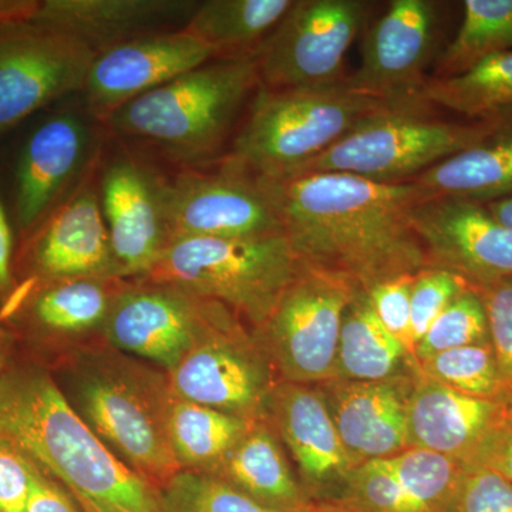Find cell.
Returning a JSON list of instances; mask_svg holds the SVG:
<instances>
[{
  "mask_svg": "<svg viewBox=\"0 0 512 512\" xmlns=\"http://www.w3.org/2000/svg\"><path fill=\"white\" fill-rule=\"evenodd\" d=\"M259 178L303 266L342 276L366 293L429 268L410 214L433 195L414 181L377 183L345 173Z\"/></svg>",
  "mask_w": 512,
  "mask_h": 512,
  "instance_id": "obj_1",
  "label": "cell"
},
{
  "mask_svg": "<svg viewBox=\"0 0 512 512\" xmlns=\"http://www.w3.org/2000/svg\"><path fill=\"white\" fill-rule=\"evenodd\" d=\"M0 441L101 512H163L156 485L111 453L45 372L0 376Z\"/></svg>",
  "mask_w": 512,
  "mask_h": 512,
  "instance_id": "obj_2",
  "label": "cell"
},
{
  "mask_svg": "<svg viewBox=\"0 0 512 512\" xmlns=\"http://www.w3.org/2000/svg\"><path fill=\"white\" fill-rule=\"evenodd\" d=\"M259 86L255 57L211 60L124 104L101 123L183 168L205 167Z\"/></svg>",
  "mask_w": 512,
  "mask_h": 512,
  "instance_id": "obj_3",
  "label": "cell"
},
{
  "mask_svg": "<svg viewBox=\"0 0 512 512\" xmlns=\"http://www.w3.org/2000/svg\"><path fill=\"white\" fill-rule=\"evenodd\" d=\"M167 375L121 357L92 356L74 370V410L111 453L158 490L180 473L167 431Z\"/></svg>",
  "mask_w": 512,
  "mask_h": 512,
  "instance_id": "obj_4",
  "label": "cell"
},
{
  "mask_svg": "<svg viewBox=\"0 0 512 512\" xmlns=\"http://www.w3.org/2000/svg\"><path fill=\"white\" fill-rule=\"evenodd\" d=\"M390 109L402 107L352 92L343 82L318 89L259 86L228 156L258 177H289Z\"/></svg>",
  "mask_w": 512,
  "mask_h": 512,
  "instance_id": "obj_5",
  "label": "cell"
},
{
  "mask_svg": "<svg viewBox=\"0 0 512 512\" xmlns=\"http://www.w3.org/2000/svg\"><path fill=\"white\" fill-rule=\"evenodd\" d=\"M302 264L285 234L261 238H184L168 245L147 281L170 284L227 306L261 328Z\"/></svg>",
  "mask_w": 512,
  "mask_h": 512,
  "instance_id": "obj_6",
  "label": "cell"
},
{
  "mask_svg": "<svg viewBox=\"0 0 512 512\" xmlns=\"http://www.w3.org/2000/svg\"><path fill=\"white\" fill-rule=\"evenodd\" d=\"M433 110L414 106L376 114L293 175L345 173L377 183H407L473 146L487 131L485 117L451 121Z\"/></svg>",
  "mask_w": 512,
  "mask_h": 512,
  "instance_id": "obj_7",
  "label": "cell"
},
{
  "mask_svg": "<svg viewBox=\"0 0 512 512\" xmlns=\"http://www.w3.org/2000/svg\"><path fill=\"white\" fill-rule=\"evenodd\" d=\"M167 379L175 396L248 423L268 419L279 383L252 329L214 301L207 302L204 325L194 345Z\"/></svg>",
  "mask_w": 512,
  "mask_h": 512,
  "instance_id": "obj_8",
  "label": "cell"
},
{
  "mask_svg": "<svg viewBox=\"0 0 512 512\" xmlns=\"http://www.w3.org/2000/svg\"><path fill=\"white\" fill-rule=\"evenodd\" d=\"M359 291L342 276L302 265L264 325L252 330L278 382L319 384L332 379L343 316Z\"/></svg>",
  "mask_w": 512,
  "mask_h": 512,
  "instance_id": "obj_9",
  "label": "cell"
},
{
  "mask_svg": "<svg viewBox=\"0 0 512 512\" xmlns=\"http://www.w3.org/2000/svg\"><path fill=\"white\" fill-rule=\"evenodd\" d=\"M369 0H295L256 53L259 83L272 90L345 82V59L365 29Z\"/></svg>",
  "mask_w": 512,
  "mask_h": 512,
  "instance_id": "obj_10",
  "label": "cell"
},
{
  "mask_svg": "<svg viewBox=\"0 0 512 512\" xmlns=\"http://www.w3.org/2000/svg\"><path fill=\"white\" fill-rule=\"evenodd\" d=\"M165 207L171 242L285 234L261 178L229 156L214 170L210 165L183 168L167 178Z\"/></svg>",
  "mask_w": 512,
  "mask_h": 512,
  "instance_id": "obj_11",
  "label": "cell"
},
{
  "mask_svg": "<svg viewBox=\"0 0 512 512\" xmlns=\"http://www.w3.org/2000/svg\"><path fill=\"white\" fill-rule=\"evenodd\" d=\"M441 5L433 0H393L367 30L362 59L345 86L393 107L429 106L423 92L440 46Z\"/></svg>",
  "mask_w": 512,
  "mask_h": 512,
  "instance_id": "obj_12",
  "label": "cell"
},
{
  "mask_svg": "<svg viewBox=\"0 0 512 512\" xmlns=\"http://www.w3.org/2000/svg\"><path fill=\"white\" fill-rule=\"evenodd\" d=\"M89 120L60 110L29 131L13 171L10 218L20 241L29 237L99 163Z\"/></svg>",
  "mask_w": 512,
  "mask_h": 512,
  "instance_id": "obj_13",
  "label": "cell"
},
{
  "mask_svg": "<svg viewBox=\"0 0 512 512\" xmlns=\"http://www.w3.org/2000/svg\"><path fill=\"white\" fill-rule=\"evenodd\" d=\"M94 56L29 22L0 26V137L56 100L82 93Z\"/></svg>",
  "mask_w": 512,
  "mask_h": 512,
  "instance_id": "obj_14",
  "label": "cell"
},
{
  "mask_svg": "<svg viewBox=\"0 0 512 512\" xmlns=\"http://www.w3.org/2000/svg\"><path fill=\"white\" fill-rule=\"evenodd\" d=\"M165 183L167 178L124 151L99 165L101 211L121 279L147 278L170 245Z\"/></svg>",
  "mask_w": 512,
  "mask_h": 512,
  "instance_id": "obj_15",
  "label": "cell"
},
{
  "mask_svg": "<svg viewBox=\"0 0 512 512\" xmlns=\"http://www.w3.org/2000/svg\"><path fill=\"white\" fill-rule=\"evenodd\" d=\"M429 268L460 276L470 288L512 278V232L480 202L433 197L410 214Z\"/></svg>",
  "mask_w": 512,
  "mask_h": 512,
  "instance_id": "obj_16",
  "label": "cell"
},
{
  "mask_svg": "<svg viewBox=\"0 0 512 512\" xmlns=\"http://www.w3.org/2000/svg\"><path fill=\"white\" fill-rule=\"evenodd\" d=\"M94 165L82 184L22 241L28 282L121 279L101 211Z\"/></svg>",
  "mask_w": 512,
  "mask_h": 512,
  "instance_id": "obj_17",
  "label": "cell"
},
{
  "mask_svg": "<svg viewBox=\"0 0 512 512\" xmlns=\"http://www.w3.org/2000/svg\"><path fill=\"white\" fill-rule=\"evenodd\" d=\"M268 420L309 501L338 505L356 466L346 453L318 384H276Z\"/></svg>",
  "mask_w": 512,
  "mask_h": 512,
  "instance_id": "obj_18",
  "label": "cell"
},
{
  "mask_svg": "<svg viewBox=\"0 0 512 512\" xmlns=\"http://www.w3.org/2000/svg\"><path fill=\"white\" fill-rule=\"evenodd\" d=\"M211 60L214 50L184 28L111 47L90 64L82 90L87 113L103 121L131 100Z\"/></svg>",
  "mask_w": 512,
  "mask_h": 512,
  "instance_id": "obj_19",
  "label": "cell"
},
{
  "mask_svg": "<svg viewBox=\"0 0 512 512\" xmlns=\"http://www.w3.org/2000/svg\"><path fill=\"white\" fill-rule=\"evenodd\" d=\"M207 299L170 284L127 282L111 306L103 336L111 348L173 370L200 335Z\"/></svg>",
  "mask_w": 512,
  "mask_h": 512,
  "instance_id": "obj_20",
  "label": "cell"
},
{
  "mask_svg": "<svg viewBox=\"0 0 512 512\" xmlns=\"http://www.w3.org/2000/svg\"><path fill=\"white\" fill-rule=\"evenodd\" d=\"M417 376L380 382L330 379L318 384L356 467L409 448V407Z\"/></svg>",
  "mask_w": 512,
  "mask_h": 512,
  "instance_id": "obj_21",
  "label": "cell"
},
{
  "mask_svg": "<svg viewBox=\"0 0 512 512\" xmlns=\"http://www.w3.org/2000/svg\"><path fill=\"white\" fill-rule=\"evenodd\" d=\"M197 5L188 0H37L29 23L99 55L137 37L183 29Z\"/></svg>",
  "mask_w": 512,
  "mask_h": 512,
  "instance_id": "obj_22",
  "label": "cell"
},
{
  "mask_svg": "<svg viewBox=\"0 0 512 512\" xmlns=\"http://www.w3.org/2000/svg\"><path fill=\"white\" fill-rule=\"evenodd\" d=\"M511 412V404L467 396L419 373L409 407V448H426L476 466Z\"/></svg>",
  "mask_w": 512,
  "mask_h": 512,
  "instance_id": "obj_23",
  "label": "cell"
},
{
  "mask_svg": "<svg viewBox=\"0 0 512 512\" xmlns=\"http://www.w3.org/2000/svg\"><path fill=\"white\" fill-rule=\"evenodd\" d=\"M126 279H62L28 282L16 292L5 309L28 328L53 338H79L100 330L103 333L111 306Z\"/></svg>",
  "mask_w": 512,
  "mask_h": 512,
  "instance_id": "obj_24",
  "label": "cell"
},
{
  "mask_svg": "<svg viewBox=\"0 0 512 512\" xmlns=\"http://www.w3.org/2000/svg\"><path fill=\"white\" fill-rule=\"evenodd\" d=\"M488 128L473 146L419 175L433 197L488 202L512 194V107L484 116Z\"/></svg>",
  "mask_w": 512,
  "mask_h": 512,
  "instance_id": "obj_25",
  "label": "cell"
},
{
  "mask_svg": "<svg viewBox=\"0 0 512 512\" xmlns=\"http://www.w3.org/2000/svg\"><path fill=\"white\" fill-rule=\"evenodd\" d=\"M205 474L271 510L298 512L311 504L268 419L252 423L227 457Z\"/></svg>",
  "mask_w": 512,
  "mask_h": 512,
  "instance_id": "obj_26",
  "label": "cell"
},
{
  "mask_svg": "<svg viewBox=\"0 0 512 512\" xmlns=\"http://www.w3.org/2000/svg\"><path fill=\"white\" fill-rule=\"evenodd\" d=\"M417 373L416 357L384 328L366 292H357L343 316L332 379L380 382Z\"/></svg>",
  "mask_w": 512,
  "mask_h": 512,
  "instance_id": "obj_27",
  "label": "cell"
},
{
  "mask_svg": "<svg viewBox=\"0 0 512 512\" xmlns=\"http://www.w3.org/2000/svg\"><path fill=\"white\" fill-rule=\"evenodd\" d=\"M295 0H205L185 30L211 47L217 59L255 57Z\"/></svg>",
  "mask_w": 512,
  "mask_h": 512,
  "instance_id": "obj_28",
  "label": "cell"
},
{
  "mask_svg": "<svg viewBox=\"0 0 512 512\" xmlns=\"http://www.w3.org/2000/svg\"><path fill=\"white\" fill-rule=\"evenodd\" d=\"M251 424L173 393L168 399V440L181 471L208 473L217 467Z\"/></svg>",
  "mask_w": 512,
  "mask_h": 512,
  "instance_id": "obj_29",
  "label": "cell"
},
{
  "mask_svg": "<svg viewBox=\"0 0 512 512\" xmlns=\"http://www.w3.org/2000/svg\"><path fill=\"white\" fill-rule=\"evenodd\" d=\"M423 100L468 120L512 107V50L487 57L457 76L429 77Z\"/></svg>",
  "mask_w": 512,
  "mask_h": 512,
  "instance_id": "obj_30",
  "label": "cell"
},
{
  "mask_svg": "<svg viewBox=\"0 0 512 512\" xmlns=\"http://www.w3.org/2000/svg\"><path fill=\"white\" fill-rule=\"evenodd\" d=\"M512 50V0H466L456 36L437 57L430 77L444 79Z\"/></svg>",
  "mask_w": 512,
  "mask_h": 512,
  "instance_id": "obj_31",
  "label": "cell"
},
{
  "mask_svg": "<svg viewBox=\"0 0 512 512\" xmlns=\"http://www.w3.org/2000/svg\"><path fill=\"white\" fill-rule=\"evenodd\" d=\"M377 461L427 512L450 510L468 467L456 458L416 447Z\"/></svg>",
  "mask_w": 512,
  "mask_h": 512,
  "instance_id": "obj_32",
  "label": "cell"
},
{
  "mask_svg": "<svg viewBox=\"0 0 512 512\" xmlns=\"http://www.w3.org/2000/svg\"><path fill=\"white\" fill-rule=\"evenodd\" d=\"M419 373L467 396L505 402L491 342L427 357L419 362Z\"/></svg>",
  "mask_w": 512,
  "mask_h": 512,
  "instance_id": "obj_33",
  "label": "cell"
},
{
  "mask_svg": "<svg viewBox=\"0 0 512 512\" xmlns=\"http://www.w3.org/2000/svg\"><path fill=\"white\" fill-rule=\"evenodd\" d=\"M163 512H281L200 471H180L160 488Z\"/></svg>",
  "mask_w": 512,
  "mask_h": 512,
  "instance_id": "obj_34",
  "label": "cell"
},
{
  "mask_svg": "<svg viewBox=\"0 0 512 512\" xmlns=\"http://www.w3.org/2000/svg\"><path fill=\"white\" fill-rule=\"evenodd\" d=\"M490 343L487 313L478 293L467 286L434 320L414 349L417 363L446 350Z\"/></svg>",
  "mask_w": 512,
  "mask_h": 512,
  "instance_id": "obj_35",
  "label": "cell"
},
{
  "mask_svg": "<svg viewBox=\"0 0 512 512\" xmlns=\"http://www.w3.org/2000/svg\"><path fill=\"white\" fill-rule=\"evenodd\" d=\"M338 505L349 512H427L377 460L353 470Z\"/></svg>",
  "mask_w": 512,
  "mask_h": 512,
  "instance_id": "obj_36",
  "label": "cell"
},
{
  "mask_svg": "<svg viewBox=\"0 0 512 512\" xmlns=\"http://www.w3.org/2000/svg\"><path fill=\"white\" fill-rule=\"evenodd\" d=\"M471 289L478 293L487 313L503 399L512 406V278Z\"/></svg>",
  "mask_w": 512,
  "mask_h": 512,
  "instance_id": "obj_37",
  "label": "cell"
},
{
  "mask_svg": "<svg viewBox=\"0 0 512 512\" xmlns=\"http://www.w3.org/2000/svg\"><path fill=\"white\" fill-rule=\"evenodd\" d=\"M460 276L439 268H426L414 275L410 308L414 349L440 313L467 288Z\"/></svg>",
  "mask_w": 512,
  "mask_h": 512,
  "instance_id": "obj_38",
  "label": "cell"
},
{
  "mask_svg": "<svg viewBox=\"0 0 512 512\" xmlns=\"http://www.w3.org/2000/svg\"><path fill=\"white\" fill-rule=\"evenodd\" d=\"M448 512H512V484L490 468L467 467Z\"/></svg>",
  "mask_w": 512,
  "mask_h": 512,
  "instance_id": "obj_39",
  "label": "cell"
},
{
  "mask_svg": "<svg viewBox=\"0 0 512 512\" xmlns=\"http://www.w3.org/2000/svg\"><path fill=\"white\" fill-rule=\"evenodd\" d=\"M414 275L402 276L375 286L366 293L370 305L384 328L414 355L412 332V284Z\"/></svg>",
  "mask_w": 512,
  "mask_h": 512,
  "instance_id": "obj_40",
  "label": "cell"
},
{
  "mask_svg": "<svg viewBox=\"0 0 512 512\" xmlns=\"http://www.w3.org/2000/svg\"><path fill=\"white\" fill-rule=\"evenodd\" d=\"M37 466L0 441V512H25Z\"/></svg>",
  "mask_w": 512,
  "mask_h": 512,
  "instance_id": "obj_41",
  "label": "cell"
},
{
  "mask_svg": "<svg viewBox=\"0 0 512 512\" xmlns=\"http://www.w3.org/2000/svg\"><path fill=\"white\" fill-rule=\"evenodd\" d=\"M25 512H83L63 484L37 467Z\"/></svg>",
  "mask_w": 512,
  "mask_h": 512,
  "instance_id": "obj_42",
  "label": "cell"
},
{
  "mask_svg": "<svg viewBox=\"0 0 512 512\" xmlns=\"http://www.w3.org/2000/svg\"><path fill=\"white\" fill-rule=\"evenodd\" d=\"M16 231L0 187V306L6 305L18 291L15 278Z\"/></svg>",
  "mask_w": 512,
  "mask_h": 512,
  "instance_id": "obj_43",
  "label": "cell"
},
{
  "mask_svg": "<svg viewBox=\"0 0 512 512\" xmlns=\"http://www.w3.org/2000/svg\"><path fill=\"white\" fill-rule=\"evenodd\" d=\"M476 466L490 468L512 484V412L484 448Z\"/></svg>",
  "mask_w": 512,
  "mask_h": 512,
  "instance_id": "obj_44",
  "label": "cell"
},
{
  "mask_svg": "<svg viewBox=\"0 0 512 512\" xmlns=\"http://www.w3.org/2000/svg\"><path fill=\"white\" fill-rule=\"evenodd\" d=\"M36 5L37 0H0V26L29 22Z\"/></svg>",
  "mask_w": 512,
  "mask_h": 512,
  "instance_id": "obj_45",
  "label": "cell"
},
{
  "mask_svg": "<svg viewBox=\"0 0 512 512\" xmlns=\"http://www.w3.org/2000/svg\"><path fill=\"white\" fill-rule=\"evenodd\" d=\"M484 208L498 224L512 232V194L484 202Z\"/></svg>",
  "mask_w": 512,
  "mask_h": 512,
  "instance_id": "obj_46",
  "label": "cell"
},
{
  "mask_svg": "<svg viewBox=\"0 0 512 512\" xmlns=\"http://www.w3.org/2000/svg\"><path fill=\"white\" fill-rule=\"evenodd\" d=\"M298 512H349L345 510V508L340 507V505L336 504H315L311 503L308 507L303 508V510Z\"/></svg>",
  "mask_w": 512,
  "mask_h": 512,
  "instance_id": "obj_47",
  "label": "cell"
},
{
  "mask_svg": "<svg viewBox=\"0 0 512 512\" xmlns=\"http://www.w3.org/2000/svg\"><path fill=\"white\" fill-rule=\"evenodd\" d=\"M70 493H72L74 497H76L77 503L80 504V507H82L83 512H101L99 508H97L96 505L92 503V501L87 500V498L83 497V495L73 493V491H70Z\"/></svg>",
  "mask_w": 512,
  "mask_h": 512,
  "instance_id": "obj_48",
  "label": "cell"
},
{
  "mask_svg": "<svg viewBox=\"0 0 512 512\" xmlns=\"http://www.w3.org/2000/svg\"><path fill=\"white\" fill-rule=\"evenodd\" d=\"M6 336L3 335L2 330H0V376L3 375V367H5L6 362Z\"/></svg>",
  "mask_w": 512,
  "mask_h": 512,
  "instance_id": "obj_49",
  "label": "cell"
}]
</instances>
